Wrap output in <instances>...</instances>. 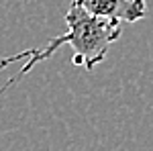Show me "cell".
I'll return each mask as SVG.
<instances>
[{
    "label": "cell",
    "mask_w": 153,
    "mask_h": 151,
    "mask_svg": "<svg viewBox=\"0 0 153 151\" xmlns=\"http://www.w3.org/2000/svg\"><path fill=\"white\" fill-rule=\"evenodd\" d=\"M65 25H68V31L63 35L49 39L47 45L37 47V49H27V51H21L16 55H8V57L0 59V70L8 68L10 63H16L19 59H27V63L21 68V71L14 74L10 80L0 88V92L8 90L12 84L21 82L33 70V65H37L39 61L49 59L61 45H70L74 49V57H71L74 65H84V70L92 71L98 63H102L106 59V53H108L110 45L123 33V27H120L123 23L94 16V14L86 12L82 6H78L74 2L65 12Z\"/></svg>",
    "instance_id": "6da1fadb"
},
{
    "label": "cell",
    "mask_w": 153,
    "mask_h": 151,
    "mask_svg": "<svg viewBox=\"0 0 153 151\" xmlns=\"http://www.w3.org/2000/svg\"><path fill=\"white\" fill-rule=\"evenodd\" d=\"M86 12L118 23H137L147 16L145 0H74Z\"/></svg>",
    "instance_id": "7a4b0ae2"
}]
</instances>
